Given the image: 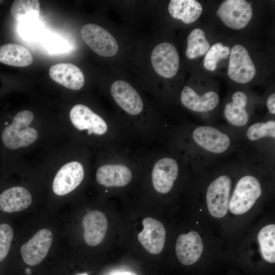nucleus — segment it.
Wrapping results in <instances>:
<instances>
[{"label":"nucleus","mask_w":275,"mask_h":275,"mask_svg":"<svg viewBox=\"0 0 275 275\" xmlns=\"http://www.w3.org/2000/svg\"><path fill=\"white\" fill-rule=\"evenodd\" d=\"M110 92L116 104L126 115L121 125L129 137L151 142L159 125L143 116L144 103L138 91L127 82L118 80L112 84Z\"/></svg>","instance_id":"nucleus-1"},{"label":"nucleus","mask_w":275,"mask_h":275,"mask_svg":"<svg viewBox=\"0 0 275 275\" xmlns=\"http://www.w3.org/2000/svg\"><path fill=\"white\" fill-rule=\"evenodd\" d=\"M102 160L96 172V180L107 188H122L129 185L135 173L141 171L135 155L125 148L104 150Z\"/></svg>","instance_id":"nucleus-2"},{"label":"nucleus","mask_w":275,"mask_h":275,"mask_svg":"<svg viewBox=\"0 0 275 275\" xmlns=\"http://www.w3.org/2000/svg\"><path fill=\"white\" fill-rule=\"evenodd\" d=\"M135 155L141 171L147 173L154 190L161 194L169 193L179 174L180 164L176 158L151 150L141 151Z\"/></svg>","instance_id":"nucleus-3"},{"label":"nucleus","mask_w":275,"mask_h":275,"mask_svg":"<svg viewBox=\"0 0 275 275\" xmlns=\"http://www.w3.org/2000/svg\"><path fill=\"white\" fill-rule=\"evenodd\" d=\"M34 115L30 111L18 113L11 123L5 122L1 139L3 145L8 149L13 150L21 147H27L37 139V130L29 127L34 119Z\"/></svg>","instance_id":"nucleus-4"},{"label":"nucleus","mask_w":275,"mask_h":275,"mask_svg":"<svg viewBox=\"0 0 275 275\" xmlns=\"http://www.w3.org/2000/svg\"><path fill=\"white\" fill-rule=\"evenodd\" d=\"M261 184L253 176L245 175L237 182L229 200L228 208L236 215L249 211L261 195Z\"/></svg>","instance_id":"nucleus-5"},{"label":"nucleus","mask_w":275,"mask_h":275,"mask_svg":"<svg viewBox=\"0 0 275 275\" xmlns=\"http://www.w3.org/2000/svg\"><path fill=\"white\" fill-rule=\"evenodd\" d=\"M80 35L87 45L99 56L112 57L118 52V45L116 39L101 26L86 24L82 27Z\"/></svg>","instance_id":"nucleus-6"},{"label":"nucleus","mask_w":275,"mask_h":275,"mask_svg":"<svg viewBox=\"0 0 275 275\" xmlns=\"http://www.w3.org/2000/svg\"><path fill=\"white\" fill-rule=\"evenodd\" d=\"M232 181L227 175H223L213 180L208 186L206 202L210 214L216 218H222L227 213Z\"/></svg>","instance_id":"nucleus-7"},{"label":"nucleus","mask_w":275,"mask_h":275,"mask_svg":"<svg viewBox=\"0 0 275 275\" xmlns=\"http://www.w3.org/2000/svg\"><path fill=\"white\" fill-rule=\"evenodd\" d=\"M216 15L227 26L234 30L245 28L253 15L250 3L244 0H226L219 6Z\"/></svg>","instance_id":"nucleus-8"},{"label":"nucleus","mask_w":275,"mask_h":275,"mask_svg":"<svg viewBox=\"0 0 275 275\" xmlns=\"http://www.w3.org/2000/svg\"><path fill=\"white\" fill-rule=\"evenodd\" d=\"M228 75L233 81L246 84L255 75V66L246 50L242 45H234L230 52Z\"/></svg>","instance_id":"nucleus-9"},{"label":"nucleus","mask_w":275,"mask_h":275,"mask_svg":"<svg viewBox=\"0 0 275 275\" xmlns=\"http://www.w3.org/2000/svg\"><path fill=\"white\" fill-rule=\"evenodd\" d=\"M52 242L51 232L47 229L38 231L21 245L20 253L24 263L30 266L39 265L47 256Z\"/></svg>","instance_id":"nucleus-10"},{"label":"nucleus","mask_w":275,"mask_h":275,"mask_svg":"<svg viewBox=\"0 0 275 275\" xmlns=\"http://www.w3.org/2000/svg\"><path fill=\"white\" fill-rule=\"evenodd\" d=\"M151 61L155 71L164 78H172L177 73L179 57L175 47L169 42L157 45L153 50Z\"/></svg>","instance_id":"nucleus-11"},{"label":"nucleus","mask_w":275,"mask_h":275,"mask_svg":"<svg viewBox=\"0 0 275 275\" xmlns=\"http://www.w3.org/2000/svg\"><path fill=\"white\" fill-rule=\"evenodd\" d=\"M85 169L83 164L78 161L69 162L57 172L52 183L55 194L63 196L76 188L84 180Z\"/></svg>","instance_id":"nucleus-12"},{"label":"nucleus","mask_w":275,"mask_h":275,"mask_svg":"<svg viewBox=\"0 0 275 275\" xmlns=\"http://www.w3.org/2000/svg\"><path fill=\"white\" fill-rule=\"evenodd\" d=\"M192 137L197 145L213 153L225 152L230 144L229 136L218 129L209 126L196 127L193 131Z\"/></svg>","instance_id":"nucleus-13"},{"label":"nucleus","mask_w":275,"mask_h":275,"mask_svg":"<svg viewBox=\"0 0 275 275\" xmlns=\"http://www.w3.org/2000/svg\"><path fill=\"white\" fill-rule=\"evenodd\" d=\"M144 229L138 238L143 246L152 254H159L163 250L166 240V230L158 220L147 217L142 222Z\"/></svg>","instance_id":"nucleus-14"},{"label":"nucleus","mask_w":275,"mask_h":275,"mask_svg":"<svg viewBox=\"0 0 275 275\" xmlns=\"http://www.w3.org/2000/svg\"><path fill=\"white\" fill-rule=\"evenodd\" d=\"M203 250V243L199 233L190 231L180 235L176 241L175 252L181 263L190 265L200 258Z\"/></svg>","instance_id":"nucleus-15"},{"label":"nucleus","mask_w":275,"mask_h":275,"mask_svg":"<svg viewBox=\"0 0 275 275\" xmlns=\"http://www.w3.org/2000/svg\"><path fill=\"white\" fill-rule=\"evenodd\" d=\"M84 228V238L90 246H96L104 238L107 229L108 223L105 215L98 210L87 212L82 221Z\"/></svg>","instance_id":"nucleus-16"},{"label":"nucleus","mask_w":275,"mask_h":275,"mask_svg":"<svg viewBox=\"0 0 275 275\" xmlns=\"http://www.w3.org/2000/svg\"><path fill=\"white\" fill-rule=\"evenodd\" d=\"M49 75L54 81L73 90H80L85 82L84 76L81 70L71 63H61L51 66Z\"/></svg>","instance_id":"nucleus-17"},{"label":"nucleus","mask_w":275,"mask_h":275,"mask_svg":"<svg viewBox=\"0 0 275 275\" xmlns=\"http://www.w3.org/2000/svg\"><path fill=\"white\" fill-rule=\"evenodd\" d=\"M219 96L214 91H208L200 96L191 88L185 86L180 95V100L187 108L196 112H208L214 109L219 102Z\"/></svg>","instance_id":"nucleus-18"},{"label":"nucleus","mask_w":275,"mask_h":275,"mask_svg":"<svg viewBox=\"0 0 275 275\" xmlns=\"http://www.w3.org/2000/svg\"><path fill=\"white\" fill-rule=\"evenodd\" d=\"M31 194L21 186L9 188L0 194V210L8 213L23 210L31 205Z\"/></svg>","instance_id":"nucleus-19"},{"label":"nucleus","mask_w":275,"mask_h":275,"mask_svg":"<svg viewBox=\"0 0 275 275\" xmlns=\"http://www.w3.org/2000/svg\"><path fill=\"white\" fill-rule=\"evenodd\" d=\"M232 100V102H228L225 106V117L229 123L234 126H243L249 120V114L245 109L247 96L243 92L237 91L233 94Z\"/></svg>","instance_id":"nucleus-20"},{"label":"nucleus","mask_w":275,"mask_h":275,"mask_svg":"<svg viewBox=\"0 0 275 275\" xmlns=\"http://www.w3.org/2000/svg\"><path fill=\"white\" fill-rule=\"evenodd\" d=\"M168 10L174 18L180 19L185 24H190L200 17L203 7L196 0H171Z\"/></svg>","instance_id":"nucleus-21"},{"label":"nucleus","mask_w":275,"mask_h":275,"mask_svg":"<svg viewBox=\"0 0 275 275\" xmlns=\"http://www.w3.org/2000/svg\"><path fill=\"white\" fill-rule=\"evenodd\" d=\"M33 58L25 47L14 43L0 46V62L10 66L24 67L31 65Z\"/></svg>","instance_id":"nucleus-22"},{"label":"nucleus","mask_w":275,"mask_h":275,"mask_svg":"<svg viewBox=\"0 0 275 275\" xmlns=\"http://www.w3.org/2000/svg\"><path fill=\"white\" fill-rule=\"evenodd\" d=\"M13 18L20 23L36 21L40 13V3L37 0H16L11 6Z\"/></svg>","instance_id":"nucleus-23"},{"label":"nucleus","mask_w":275,"mask_h":275,"mask_svg":"<svg viewBox=\"0 0 275 275\" xmlns=\"http://www.w3.org/2000/svg\"><path fill=\"white\" fill-rule=\"evenodd\" d=\"M258 241L263 258L270 263L275 262V225L263 227L258 234Z\"/></svg>","instance_id":"nucleus-24"},{"label":"nucleus","mask_w":275,"mask_h":275,"mask_svg":"<svg viewBox=\"0 0 275 275\" xmlns=\"http://www.w3.org/2000/svg\"><path fill=\"white\" fill-rule=\"evenodd\" d=\"M209 47L210 44L204 31L199 28L195 29L187 38L186 56L189 59L197 58L206 54Z\"/></svg>","instance_id":"nucleus-25"},{"label":"nucleus","mask_w":275,"mask_h":275,"mask_svg":"<svg viewBox=\"0 0 275 275\" xmlns=\"http://www.w3.org/2000/svg\"><path fill=\"white\" fill-rule=\"evenodd\" d=\"M230 52V48L222 43L214 44L206 53L203 61L204 67L207 70L214 71L218 61L227 58Z\"/></svg>","instance_id":"nucleus-26"},{"label":"nucleus","mask_w":275,"mask_h":275,"mask_svg":"<svg viewBox=\"0 0 275 275\" xmlns=\"http://www.w3.org/2000/svg\"><path fill=\"white\" fill-rule=\"evenodd\" d=\"M246 136L250 141H256L265 137L275 138V121H267L251 125L246 131Z\"/></svg>","instance_id":"nucleus-27"},{"label":"nucleus","mask_w":275,"mask_h":275,"mask_svg":"<svg viewBox=\"0 0 275 275\" xmlns=\"http://www.w3.org/2000/svg\"><path fill=\"white\" fill-rule=\"evenodd\" d=\"M14 235L12 227L7 224L0 225V262L7 256Z\"/></svg>","instance_id":"nucleus-28"},{"label":"nucleus","mask_w":275,"mask_h":275,"mask_svg":"<svg viewBox=\"0 0 275 275\" xmlns=\"http://www.w3.org/2000/svg\"><path fill=\"white\" fill-rule=\"evenodd\" d=\"M35 21H36L32 22L31 26H30L29 22L20 23V33L29 37H34L35 35H37L39 32V26H35V23H33Z\"/></svg>","instance_id":"nucleus-29"},{"label":"nucleus","mask_w":275,"mask_h":275,"mask_svg":"<svg viewBox=\"0 0 275 275\" xmlns=\"http://www.w3.org/2000/svg\"><path fill=\"white\" fill-rule=\"evenodd\" d=\"M47 46L48 50L53 51H63L64 49H67V44L64 43L61 39H53L51 42L49 41Z\"/></svg>","instance_id":"nucleus-30"},{"label":"nucleus","mask_w":275,"mask_h":275,"mask_svg":"<svg viewBox=\"0 0 275 275\" xmlns=\"http://www.w3.org/2000/svg\"><path fill=\"white\" fill-rule=\"evenodd\" d=\"M267 106L269 112L275 114V94L273 93L270 95L267 99Z\"/></svg>","instance_id":"nucleus-31"},{"label":"nucleus","mask_w":275,"mask_h":275,"mask_svg":"<svg viewBox=\"0 0 275 275\" xmlns=\"http://www.w3.org/2000/svg\"><path fill=\"white\" fill-rule=\"evenodd\" d=\"M113 275H136L135 273L131 271H124L116 273Z\"/></svg>","instance_id":"nucleus-32"},{"label":"nucleus","mask_w":275,"mask_h":275,"mask_svg":"<svg viewBox=\"0 0 275 275\" xmlns=\"http://www.w3.org/2000/svg\"><path fill=\"white\" fill-rule=\"evenodd\" d=\"M76 275H88V274L87 272H83V273H78Z\"/></svg>","instance_id":"nucleus-33"}]
</instances>
